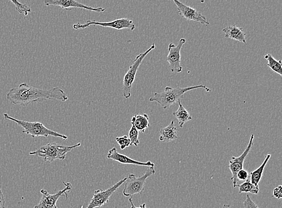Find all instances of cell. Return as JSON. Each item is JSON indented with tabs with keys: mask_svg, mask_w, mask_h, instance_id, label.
I'll return each instance as SVG.
<instances>
[{
	"mask_svg": "<svg viewBox=\"0 0 282 208\" xmlns=\"http://www.w3.org/2000/svg\"><path fill=\"white\" fill-rule=\"evenodd\" d=\"M271 154H267L265 158L264 161L262 163V164L259 166L257 169L251 171L250 174V182L256 186H259V182H260L262 177V174H263L265 167H266V165L268 164V162L271 158Z\"/></svg>",
	"mask_w": 282,
	"mask_h": 208,
	"instance_id": "obj_19",
	"label": "cell"
},
{
	"mask_svg": "<svg viewBox=\"0 0 282 208\" xmlns=\"http://www.w3.org/2000/svg\"><path fill=\"white\" fill-rule=\"evenodd\" d=\"M63 184L66 187L63 190L59 191L57 193L50 195L47 190L42 189L41 190L42 198L40 202L38 205H35L33 208H58L57 207V202L61 196H66V200L68 198L69 193L72 190V185L70 182H64Z\"/></svg>",
	"mask_w": 282,
	"mask_h": 208,
	"instance_id": "obj_8",
	"label": "cell"
},
{
	"mask_svg": "<svg viewBox=\"0 0 282 208\" xmlns=\"http://www.w3.org/2000/svg\"><path fill=\"white\" fill-rule=\"evenodd\" d=\"M160 133L161 142H169L178 138L177 128L173 121L168 126L161 129Z\"/></svg>",
	"mask_w": 282,
	"mask_h": 208,
	"instance_id": "obj_16",
	"label": "cell"
},
{
	"mask_svg": "<svg viewBox=\"0 0 282 208\" xmlns=\"http://www.w3.org/2000/svg\"><path fill=\"white\" fill-rule=\"evenodd\" d=\"M265 59L267 60V66L276 73L282 77V61L276 60V59L270 53L265 55Z\"/></svg>",
	"mask_w": 282,
	"mask_h": 208,
	"instance_id": "obj_20",
	"label": "cell"
},
{
	"mask_svg": "<svg viewBox=\"0 0 282 208\" xmlns=\"http://www.w3.org/2000/svg\"><path fill=\"white\" fill-rule=\"evenodd\" d=\"M107 159L114 160V161L119 163V164L122 165H136L148 167H154L155 166V165L153 163L150 161L147 162H140L129 158L128 156L123 155V154H120L115 147L109 150L108 154H107Z\"/></svg>",
	"mask_w": 282,
	"mask_h": 208,
	"instance_id": "obj_14",
	"label": "cell"
},
{
	"mask_svg": "<svg viewBox=\"0 0 282 208\" xmlns=\"http://www.w3.org/2000/svg\"><path fill=\"white\" fill-rule=\"evenodd\" d=\"M237 187H239V193L240 194L252 193L258 195L259 192V186L253 184L249 179L240 185H237Z\"/></svg>",
	"mask_w": 282,
	"mask_h": 208,
	"instance_id": "obj_21",
	"label": "cell"
},
{
	"mask_svg": "<svg viewBox=\"0 0 282 208\" xmlns=\"http://www.w3.org/2000/svg\"><path fill=\"white\" fill-rule=\"evenodd\" d=\"M81 143L72 146H64L58 144L56 142L48 143L42 146L38 150L30 152V156L41 157L44 162H50L51 164L56 160H64L66 154L74 149L80 147Z\"/></svg>",
	"mask_w": 282,
	"mask_h": 208,
	"instance_id": "obj_3",
	"label": "cell"
},
{
	"mask_svg": "<svg viewBox=\"0 0 282 208\" xmlns=\"http://www.w3.org/2000/svg\"><path fill=\"white\" fill-rule=\"evenodd\" d=\"M179 108L177 110L173 113V116L178 121L180 128H182L185 124L192 120V117L191 116L189 112L182 106L180 100L178 102Z\"/></svg>",
	"mask_w": 282,
	"mask_h": 208,
	"instance_id": "obj_18",
	"label": "cell"
},
{
	"mask_svg": "<svg viewBox=\"0 0 282 208\" xmlns=\"http://www.w3.org/2000/svg\"><path fill=\"white\" fill-rule=\"evenodd\" d=\"M187 41L185 39H180L177 45L173 43H170L169 45V53L166 61L169 64V69L171 73H180L182 72V67L181 66V56L180 51L183 45Z\"/></svg>",
	"mask_w": 282,
	"mask_h": 208,
	"instance_id": "obj_10",
	"label": "cell"
},
{
	"mask_svg": "<svg viewBox=\"0 0 282 208\" xmlns=\"http://www.w3.org/2000/svg\"><path fill=\"white\" fill-rule=\"evenodd\" d=\"M156 173L154 167H148L143 175L136 177L134 174H129L123 190V195L125 197H132L142 193L145 190L146 180Z\"/></svg>",
	"mask_w": 282,
	"mask_h": 208,
	"instance_id": "obj_6",
	"label": "cell"
},
{
	"mask_svg": "<svg viewBox=\"0 0 282 208\" xmlns=\"http://www.w3.org/2000/svg\"><path fill=\"white\" fill-rule=\"evenodd\" d=\"M131 123L138 131L143 133L150 126L149 118L147 114H137L131 118Z\"/></svg>",
	"mask_w": 282,
	"mask_h": 208,
	"instance_id": "obj_17",
	"label": "cell"
},
{
	"mask_svg": "<svg viewBox=\"0 0 282 208\" xmlns=\"http://www.w3.org/2000/svg\"><path fill=\"white\" fill-rule=\"evenodd\" d=\"M230 206H229V205H224V208H229Z\"/></svg>",
	"mask_w": 282,
	"mask_h": 208,
	"instance_id": "obj_30",
	"label": "cell"
},
{
	"mask_svg": "<svg viewBox=\"0 0 282 208\" xmlns=\"http://www.w3.org/2000/svg\"><path fill=\"white\" fill-rule=\"evenodd\" d=\"M127 178H124L107 190H95L91 200L86 208H97L103 207L109 202V199L121 185L125 183Z\"/></svg>",
	"mask_w": 282,
	"mask_h": 208,
	"instance_id": "obj_9",
	"label": "cell"
},
{
	"mask_svg": "<svg viewBox=\"0 0 282 208\" xmlns=\"http://www.w3.org/2000/svg\"><path fill=\"white\" fill-rule=\"evenodd\" d=\"M115 141L119 144L122 150H124L126 148H128L129 146H131V140L126 135L116 137V138H115Z\"/></svg>",
	"mask_w": 282,
	"mask_h": 208,
	"instance_id": "obj_24",
	"label": "cell"
},
{
	"mask_svg": "<svg viewBox=\"0 0 282 208\" xmlns=\"http://www.w3.org/2000/svg\"><path fill=\"white\" fill-rule=\"evenodd\" d=\"M249 173L246 170L241 169L238 171L237 173L238 181H246L249 178Z\"/></svg>",
	"mask_w": 282,
	"mask_h": 208,
	"instance_id": "obj_26",
	"label": "cell"
},
{
	"mask_svg": "<svg viewBox=\"0 0 282 208\" xmlns=\"http://www.w3.org/2000/svg\"><path fill=\"white\" fill-rule=\"evenodd\" d=\"M129 139L131 140V145H134L135 147H137L139 145L140 141L139 139V131L135 128L133 125L129 131Z\"/></svg>",
	"mask_w": 282,
	"mask_h": 208,
	"instance_id": "obj_22",
	"label": "cell"
},
{
	"mask_svg": "<svg viewBox=\"0 0 282 208\" xmlns=\"http://www.w3.org/2000/svg\"><path fill=\"white\" fill-rule=\"evenodd\" d=\"M11 2L15 5L16 9L19 13L24 14L25 16L29 15L31 12V8L27 4H22L20 2L16 1V0H11Z\"/></svg>",
	"mask_w": 282,
	"mask_h": 208,
	"instance_id": "obj_23",
	"label": "cell"
},
{
	"mask_svg": "<svg viewBox=\"0 0 282 208\" xmlns=\"http://www.w3.org/2000/svg\"><path fill=\"white\" fill-rule=\"evenodd\" d=\"M129 202L131 204V208H148L146 207V205L145 204L141 205L139 207H135L134 205L133 201H132V198L129 199Z\"/></svg>",
	"mask_w": 282,
	"mask_h": 208,
	"instance_id": "obj_29",
	"label": "cell"
},
{
	"mask_svg": "<svg viewBox=\"0 0 282 208\" xmlns=\"http://www.w3.org/2000/svg\"><path fill=\"white\" fill-rule=\"evenodd\" d=\"M203 88L206 90V91L211 92V89L207 88L204 85H199L193 86L186 87V88H173L171 87H166L164 91L158 93H154L153 97L149 98L151 102H157L160 106H162L164 109H166L172 105H174L176 102H178L181 98H184V95L188 91L196 89Z\"/></svg>",
	"mask_w": 282,
	"mask_h": 208,
	"instance_id": "obj_2",
	"label": "cell"
},
{
	"mask_svg": "<svg viewBox=\"0 0 282 208\" xmlns=\"http://www.w3.org/2000/svg\"><path fill=\"white\" fill-rule=\"evenodd\" d=\"M5 199L1 189V185H0V208H5Z\"/></svg>",
	"mask_w": 282,
	"mask_h": 208,
	"instance_id": "obj_28",
	"label": "cell"
},
{
	"mask_svg": "<svg viewBox=\"0 0 282 208\" xmlns=\"http://www.w3.org/2000/svg\"><path fill=\"white\" fill-rule=\"evenodd\" d=\"M273 196L278 199H281L282 198V185H279L277 188H275L273 193Z\"/></svg>",
	"mask_w": 282,
	"mask_h": 208,
	"instance_id": "obj_27",
	"label": "cell"
},
{
	"mask_svg": "<svg viewBox=\"0 0 282 208\" xmlns=\"http://www.w3.org/2000/svg\"><path fill=\"white\" fill-rule=\"evenodd\" d=\"M44 4L46 6L49 5H55V6L60 7L63 9L70 11L73 8H80V9H84L90 12H95L98 13H103L105 12L106 8L103 7H92L87 6L85 4L80 3L74 0H45Z\"/></svg>",
	"mask_w": 282,
	"mask_h": 208,
	"instance_id": "obj_12",
	"label": "cell"
},
{
	"mask_svg": "<svg viewBox=\"0 0 282 208\" xmlns=\"http://www.w3.org/2000/svg\"><path fill=\"white\" fill-rule=\"evenodd\" d=\"M156 49V44H152V46L145 52L140 53L132 61L131 65L129 66L128 72L124 76L122 84V95L125 98L131 97V89L134 83L135 76H136L138 70L142 64L144 59L152 50Z\"/></svg>",
	"mask_w": 282,
	"mask_h": 208,
	"instance_id": "obj_5",
	"label": "cell"
},
{
	"mask_svg": "<svg viewBox=\"0 0 282 208\" xmlns=\"http://www.w3.org/2000/svg\"><path fill=\"white\" fill-rule=\"evenodd\" d=\"M244 208H259L257 205L254 202L249 195H247V198L243 202Z\"/></svg>",
	"mask_w": 282,
	"mask_h": 208,
	"instance_id": "obj_25",
	"label": "cell"
},
{
	"mask_svg": "<svg viewBox=\"0 0 282 208\" xmlns=\"http://www.w3.org/2000/svg\"><path fill=\"white\" fill-rule=\"evenodd\" d=\"M253 134L251 135L249 144H248L247 147L245 148L244 153L241 154L240 156L238 157H233L232 159L229 161V168L232 173V178L231 180L233 181V188L237 187V173L239 170H241L243 168V165L245 158L249 154L251 150H252V146L253 145V139H254Z\"/></svg>",
	"mask_w": 282,
	"mask_h": 208,
	"instance_id": "obj_11",
	"label": "cell"
},
{
	"mask_svg": "<svg viewBox=\"0 0 282 208\" xmlns=\"http://www.w3.org/2000/svg\"><path fill=\"white\" fill-rule=\"evenodd\" d=\"M222 32L224 33L226 38L238 41L242 43H246V41H245L246 35L244 32L243 29L238 27L235 24L225 27L223 29Z\"/></svg>",
	"mask_w": 282,
	"mask_h": 208,
	"instance_id": "obj_15",
	"label": "cell"
},
{
	"mask_svg": "<svg viewBox=\"0 0 282 208\" xmlns=\"http://www.w3.org/2000/svg\"><path fill=\"white\" fill-rule=\"evenodd\" d=\"M6 98L13 105L24 106L45 100L64 102L69 98L66 92L58 86L50 89H43L35 88L25 83L11 89L8 92Z\"/></svg>",
	"mask_w": 282,
	"mask_h": 208,
	"instance_id": "obj_1",
	"label": "cell"
},
{
	"mask_svg": "<svg viewBox=\"0 0 282 208\" xmlns=\"http://www.w3.org/2000/svg\"><path fill=\"white\" fill-rule=\"evenodd\" d=\"M173 2L176 5L179 16L185 18L186 20L200 22L201 24L207 25V26L210 24L207 18L195 8L188 6L177 0H174Z\"/></svg>",
	"mask_w": 282,
	"mask_h": 208,
	"instance_id": "obj_13",
	"label": "cell"
},
{
	"mask_svg": "<svg viewBox=\"0 0 282 208\" xmlns=\"http://www.w3.org/2000/svg\"><path fill=\"white\" fill-rule=\"evenodd\" d=\"M5 120L11 121L15 123L19 126L23 128L22 133L30 135L33 137L43 136L45 137L53 136L58 137L64 140L68 139V137L65 135L60 134L55 131L50 130L45 126L43 124L39 122H29L26 121L19 120L10 116L7 114H4Z\"/></svg>",
	"mask_w": 282,
	"mask_h": 208,
	"instance_id": "obj_4",
	"label": "cell"
},
{
	"mask_svg": "<svg viewBox=\"0 0 282 208\" xmlns=\"http://www.w3.org/2000/svg\"><path fill=\"white\" fill-rule=\"evenodd\" d=\"M91 25H98V26L103 27L112 28V29L117 30L129 29L134 31L135 29V25L133 21L128 18H121L111 22H104L87 20L83 24L77 23L73 25V29L74 30L86 29Z\"/></svg>",
	"mask_w": 282,
	"mask_h": 208,
	"instance_id": "obj_7",
	"label": "cell"
}]
</instances>
